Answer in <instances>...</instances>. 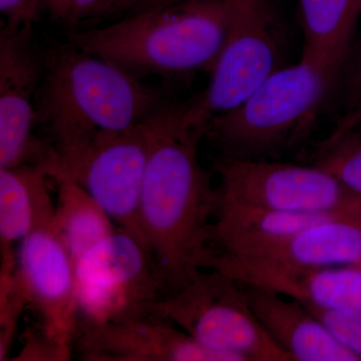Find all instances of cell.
I'll return each mask as SVG.
<instances>
[{"label":"cell","instance_id":"cell-6","mask_svg":"<svg viewBox=\"0 0 361 361\" xmlns=\"http://www.w3.org/2000/svg\"><path fill=\"white\" fill-rule=\"evenodd\" d=\"M284 33L270 0H240L231 32L206 90L184 103L186 118L205 130L237 108L283 66Z\"/></svg>","mask_w":361,"mask_h":361},{"label":"cell","instance_id":"cell-11","mask_svg":"<svg viewBox=\"0 0 361 361\" xmlns=\"http://www.w3.org/2000/svg\"><path fill=\"white\" fill-rule=\"evenodd\" d=\"M16 275L37 325L73 348L78 318L75 264L52 224L21 240Z\"/></svg>","mask_w":361,"mask_h":361},{"label":"cell","instance_id":"cell-26","mask_svg":"<svg viewBox=\"0 0 361 361\" xmlns=\"http://www.w3.org/2000/svg\"><path fill=\"white\" fill-rule=\"evenodd\" d=\"M42 0H0V13L9 28L33 25L42 16Z\"/></svg>","mask_w":361,"mask_h":361},{"label":"cell","instance_id":"cell-16","mask_svg":"<svg viewBox=\"0 0 361 361\" xmlns=\"http://www.w3.org/2000/svg\"><path fill=\"white\" fill-rule=\"evenodd\" d=\"M51 182L49 170L39 166L0 168V273L16 269V242L52 224L56 201Z\"/></svg>","mask_w":361,"mask_h":361},{"label":"cell","instance_id":"cell-19","mask_svg":"<svg viewBox=\"0 0 361 361\" xmlns=\"http://www.w3.org/2000/svg\"><path fill=\"white\" fill-rule=\"evenodd\" d=\"M56 189L52 228L73 262L118 229L84 188L66 179H54Z\"/></svg>","mask_w":361,"mask_h":361},{"label":"cell","instance_id":"cell-17","mask_svg":"<svg viewBox=\"0 0 361 361\" xmlns=\"http://www.w3.org/2000/svg\"><path fill=\"white\" fill-rule=\"evenodd\" d=\"M236 259L292 267L361 266V225L337 218L320 221L251 257Z\"/></svg>","mask_w":361,"mask_h":361},{"label":"cell","instance_id":"cell-1","mask_svg":"<svg viewBox=\"0 0 361 361\" xmlns=\"http://www.w3.org/2000/svg\"><path fill=\"white\" fill-rule=\"evenodd\" d=\"M144 128L149 151L140 222L168 294L210 269L217 186L199 157L205 130L189 123L183 103L170 102Z\"/></svg>","mask_w":361,"mask_h":361},{"label":"cell","instance_id":"cell-3","mask_svg":"<svg viewBox=\"0 0 361 361\" xmlns=\"http://www.w3.org/2000/svg\"><path fill=\"white\" fill-rule=\"evenodd\" d=\"M240 0H182L71 33L68 40L135 78H182L217 63Z\"/></svg>","mask_w":361,"mask_h":361},{"label":"cell","instance_id":"cell-21","mask_svg":"<svg viewBox=\"0 0 361 361\" xmlns=\"http://www.w3.org/2000/svg\"><path fill=\"white\" fill-rule=\"evenodd\" d=\"M116 0H42V13L68 35L111 20ZM90 26V27H92Z\"/></svg>","mask_w":361,"mask_h":361},{"label":"cell","instance_id":"cell-14","mask_svg":"<svg viewBox=\"0 0 361 361\" xmlns=\"http://www.w3.org/2000/svg\"><path fill=\"white\" fill-rule=\"evenodd\" d=\"M240 284L258 322L292 360H361L299 301L262 287Z\"/></svg>","mask_w":361,"mask_h":361},{"label":"cell","instance_id":"cell-4","mask_svg":"<svg viewBox=\"0 0 361 361\" xmlns=\"http://www.w3.org/2000/svg\"><path fill=\"white\" fill-rule=\"evenodd\" d=\"M337 75L315 61L275 71L237 108L213 118L205 139L223 158L277 160L310 134Z\"/></svg>","mask_w":361,"mask_h":361},{"label":"cell","instance_id":"cell-27","mask_svg":"<svg viewBox=\"0 0 361 361\" xmlns=\"http://www.w3.org/2000/svg\"><path fill=\"white\" fill-rule=\"evenodd\" d=\"M360 127H361V109L342 116L329 137L323 140L322 145L327 146V145L338 141L341 137H345L346 135L355 132Z\"/></svg>","mask_w":361,"mask_h":361},{"label":"cell","instance_id":"cell-12","mask_svg":"<svg viewBox=\"0 0 361 361\" xmlns=\"http://www.w3.org/2000/svg\"><path fill=\"white\" fill-rule=\"evenodd\" d=\"M73 349L87 361H230L152 314L120 322H78Z\"/></svg>","mask_w":361,"mask_h":361},{"label":"cell","instance_id":"cell-13","mask_svg":"<svg viewBox=\"0 0 361 361\" xmlns=\"http://www.w3.org/2000/svg\"><path fill=\"white\" fill-rule=\"evenodd\" d=\"M211 269L239 283L277 292L303 305L361 311V266L292 267L249 259L215 258Z\"/></svg>","mask_w":361,"mask_h":361},{"label":"cell","instance_id":"cell-8","mask_svg":"<svg viewBox=\"0 0 361 361\" xmlns=\"http://www.w3.org/2000/svg\"><path fill=\"white\" fill-rule=\"evenodd\" d=\"M78 322L104 323L149 315L165 294L151 252L118 228L75 263Z\"/></svg>","mask_w":361,"mask_h":361},{"label":"cell","instance_id":"cell-18","mask_svg":"<svg viewBox=\"0 0 361 361\" xmlns=\"http://www.w3.org/2000/svg\"><path fill=\"white\" fill-rule=\"evenodd\" d=\"M303 58L338 73L353 44L360 0H299Z\"/></svg>","mask_w":361,"mask_h":361},{"label":"cell","instance_id":"cell-10","mask_svg":"<svg viewBox=\"0 0 361 361\" xmlns=\"http://www.w3.org/2000/svg\"><path fill=\"white\" fill-rule=\"evenodd\" d=\"M42 75V51H37L35 44L33 25L2 26L0 168L39 166L51 174L56 167V152L37 134L35 99Z\"/></svg>","mask_w":361,"mask_h":361},{"label":"cell","instance_id":"cell-23","mask_svg":"<svg viewBox=\"0 0 361 361\" xmlns=\"http://www.w3.org/2000/svg\"><path fill=\"white\" fill-rule=\"evenodd\" d=\"M304 306L342 345L353 351L361 360V311Z\"/></svg>","mask_w":361,"mask_h":361},{"label":"cell","instance_id":"cell-7","mask_svg":"<svg viewBox=\"0 0 361 361\" xmlns=\"http://www.w3.org/2000/svg\"><path fill=\"white\" fill-rule=\"evenodd\" d=\"M221 196L301 215L327 216L361 225V197L313 164L222 158L215 164Z\"/></svg>","mask_w":361,"mask_h":361},{"label":"cell","instance_id":"cell-2","mask_svg":"<svg viewBox=\"0 0 361 361\" xmlns=\"http://www.w3.org/2000/svg\"><path fill=\"white\" fill-rule=\"evenodd\" d=\"M170 102L165 90L70 40L51 42L42 51L37 132L56 161L97 135L141 125Z\"/></svg>","mask_w":361,"mask_h":361},{"label":"cell","instance_id":"cell-29","mask_svg":"<svg viewBox=\"0 0 361 361\" xmlns=\"http://www.w3.org/2000/svg\"><path fill=\"white\" fill-rule=\"evenodd\" d=\"M179 1H182V0H156L153 4H149L144 11H149V9L160 8V7L169 6V4H175V2Z\"/></svg>","mask_w":361,"mask_h":361},{"label":"cell","instance_id":"cell-24","mask_svg":"<svg viewBox=\"0 0 361 361\" xmlns=\"http://www.w3.org/2000/svg\"><path fill=\"white\" fill-rule=\"evenodd\" d=\"M73 348L51 338L39 325L26 329L23 346L13 360L18 361H68Z\"/></svg>","mask_w":361,"mask_h":361},{"label":"cell","instance_id":"cell-9","mask_svg":"<svg viewBox=\"0 0 361 361\" xmlns=\"http://www.w3.org/2000/svg\"><path fill=\"white\" fill-rule=\"evenodd\" d=\"M148 151L144 123L104 133L59 158L51 178L73 180L84 188L118 228L132 233L149 249L140 222Z\"/></svg>","mask_w":361,"mask_h":361},{"label":"cell","instance_id":"cell-28","mask_svg":"<svg viewBox=\"0 0 361 361\" xmlns=\"http://www.w3.org/2000/svg\"><path fill=\"white\" fill-rule=\"evenodd\" d=\"M154 1L156 0H116L111 20L115 21L125 16L142 13Z\"/></svg>","mask_w":361,"mask_h":361},{"label":"cell","instance_id":"cell-20","mask_svg":"<svg viewBox=\"0 0 361 361\" xmlns=\"http://www.w3.org/2000/svg\"><path fill=\"white\" fill-rule=\"evenodd\" d=\"M314 165L324 169L349 191L361 197V135L350 133L334 144L318 147Z\"/></svg>","mask_w":361,"mask_h":361},{"label":"cell","instance_id":"cell-22","mask_svg":"<svg viewBox=\"0 0 361 361\" xmlns=\"http://www.w3.org/2000/svg\"><path fill=\"white\" fill-rule=\"evenodd\" d=\"M26 308L16 269L0 273V360H8L18 320Z\"/></svg>","mask_w":361,"mask_h":361},{"label":"cell","instance_id":"cell-25","mask_svg":"<svg viewBox=\"0 0 361 361\" xmlns=\"http://www.w3.org/2000/svg\"><path fill=\"white\" fill-rule=\"evenodd\" d=\"M338 85L345 114L361 109V39L353 44L337 73L334 87Z\"/></svg>","mask_w":361,"mask_h":361},{"label":"cell","instance_id":"cell-30","mask_svg":"<svg viewBox=\"0 0 361 361\" xmlns=\"http://www.w3.org/2000/svg\"><path fill=\"white\" fill-rule=\"evenodd\" d=\"M360 11H361V0H360Z\"/></svg>","mask_w":361,"mask_h":361},{"label":"cell","instance_id":"cell-5","mask_svg":"<svg viewBox=\"0 0 361 361\" xmlns=\"http://www.w3.org/2000/svg\"><path fill=\"white\" fill-rule=\"evenodd\" d=\"M148 313L230 361H293L258 322L242 285L218 270L199 271L152 304Z\"/></svg>","mask_w":361,"mask_h":361},{"label":"cell","instance_id":"cell-15","mask_svg":"<svg viewBox=\"0 0 361 361\" xmlns=\"http://www.w3.org/2000/svg\"><path fill=\"white\" fill-rule=\"evenodd\" d=\"M329 219L336 218L279 212L226 198L217 191L211 225L213 260L251 257L306 226Z\"/></svg>","mask_w":361,"mask_h":361}]
</instances>
